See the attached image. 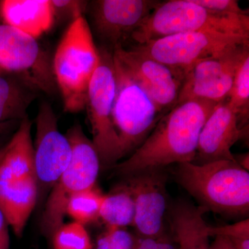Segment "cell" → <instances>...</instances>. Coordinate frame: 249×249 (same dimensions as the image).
<instances>
[{"instance_id": "obj_17", "label": "cell", "mask_w": 249, "mask_h": 249, "mask_svg": "<svg viewBox=\"0 0 249 249\" xmlns=\"http://www.w3.org/2000/svg\"><path fill=\"white\" fill-rule=\"evenodd\" d=\"M0 19L36 39L50 30L55 22L49 0H1Z\"/></svg>"}, {"instance_id": "obj_8", "label": "cell", "mask_w": 249, "mask_h": 249, "mask_svg": "<svg viewBox=\"0 0 249 249\" xmlns=\"http://www.w3.org/2000/svg\"><path fill=\"white\" fill-rule=\"evenodd\" d=\"M249 36L217 31H196L167 36L133 48L171 68L182 78L196 62L221 56L243 44Z\"/></svg>"}, {"instance_id": "obj_19", "label": "cell", "mask_w": 249, "mask_h": 249, "mask_svg": "<svg viewBox=\"0 0 249 249\" xmlns=\"http://www.w3.org/2000/svg\"><path fill=\"white\" fill-rule=\"evenodd\" d=\"M38 91L16 75L0 70V124L29 116L27 109Z\"/></svg>"}, {"instance_id": "obj_2", "label": "cell", "mask_w": 249, "mask_h": 249, "mask_svg": "<svg viewBox=\"0 0 249 249\" xmlns=\"http://www.w3.org/2000/svg\"><path fill=\"white\" fill-rule=\"evenodd\" d=\"M31 128L32 122L27 116L0 150V209L18 237L22 235L37 204Z\"/></svg>"}, {"instance_id": "obj_10", "label": "cell", "mask_w": 249, "mask_h": 249, "mask_svg": "<svg viewBox=\"0 0 249 249\" xmlns=\"http://www.w3.org/2000/svg\"><path fill=\"white\" fill-rule=\"evenodd\" d=\"M0 70L22 78L37 91L53 94V65L37 39L0 23Z\"/></svg>"}, {"instance_id": "obj_7", "label": "cell", "mask_w": 249, "mask_h": 249, "mask_svg": "<svg viewBox=\"0 0 249 249\" xmlns=\"http://www.w3.org/2000/svg\"><path fill=\"white\" fill-rule=\"evenodd\" d=\"M112 61L116 83L113 119L124 157L133 153L142 145L164 114L127 67L113 54Z\"/></svg>"}, {"instance_id": "obj_14", "label": "cell", "mask_w": 249, "mask_h": 249, "mask_svg": "<svg viewBox=\"0 0 249 249\" xmlns=\"http://www.w3.org/2000/svg\"><path fill=\"white\" fill-rule=\"evenodd\" d=\"M160 2L154 0H96L89 3L93 28L114 50L123 46Z\"/></svg>"}, {"instance_id": "obj_11", "label": "cell", "mask_w": 249, "mask_h": 249, "mask_svg": "<svg viewBox=\"0 0 249 249\" xmlns=\"http://www.w3.org/2000/svg\"><path fill=\"white\" fill-rule=\"evenodd\" d=\"M36 124L34 167L38 187L37 206L40 207L68 166L72 150L66 135L60 132L58 119L48 102L41 103Z\"/></svg>"}, {"instance_id": "obj_23", "label": "cell", "mask_w": 249, "mask_h": 249, "mask_svg": "<svg viewBox=\"0 0 249 249\" xmlns=\"http://www.w3.org/2000/svg\"><path fill=\"white\" fill-rule=\"evenodd\" d=\"M53 249H92L85 226L76 222L62 224L52 236Z\"/></svg>"}, {"instance_id": "obj_26", "label": "cell", "mask_w": 249, "mask_h": 249, "mask_svg": "<svg viewBox=\"0 0 249 249\" xmlns=\"http://www.w3.org/2000/svg\"><path fill=\"white\" fill-rule=\"evenodd\" d=\"M54 21L55 19H71L83 17L88 9V1L76 0H52Z\"/></svg>"}, {"instance_id": "obj_6", "label": "cell", "mask_w": 249, "mask_h": 249, "mask_svg": "<svg viewBox=\"0 0 249 249\" xmlns=\"http://www.w3.org/2000/svg\"><path fill=\"white\" fill-rule=\"evenodd\" d=\"M67 138L71 144V160L61 176L49 192L42 208L41 231L52 237L66 216V206L73 194L96 185L101 169L98 152L83 132L80 124L67 130Z\"/></svg>"}, {"instance_id": "obj_29", "label": "cell", "mask_w": 249, "mask_h": 249, "mask_svg": "<svg viewBox=\"0 0 249 249\" xmlns=\"http://www.w3.org/2000/svg\"><path fill=\"white\" fill-rule=\"evenodd\" d=\"M21 121H8V122L0 124V150L9 142L16 131L17 130Z\"/></svg>"}, {"instance_id": "obj_12", "label": "cell", "mask_w": 249, "mask_h": 249, "mask_svg": "<svg viewBox=\"0 0 249 249\" xmlns=\"http://www.w3.org/2000/svg\"><path fill=\"white\" fill-rule=\"evenodd\" d=\"M249 55V43H246L221 56L196 62L185 74L176 105L191 100L225 101L237 69Z\"/></svg>"}, {"instance_id": "obj_21", "label": "cell", "mask_w": 249, "mask_h": 249, "mask_svg": "<svg viewBox=\"0 0 249 249\" xmlns=\"http://www.w3.org/2000/svg\"><path fill=\"white\" fill-rule=\"evenodd\" d=\"M104 195L96 185L75 193L67 202L66 215L84 226L96 222Z\"/></svg>"}, {"instance_id": "obj_5", "label": "cell", "mask_w": 249, "mask_h": 249, "mask_svg": "<svg viewBox=\"0 0 249 249\" xmlns=\"http://www.w3.org/2000/svg\"><path fill=\"white\" fill-rule=\"evenodd\" d=\"M196 31L249 36V16L214 14L193 0L160 1L130 38L137 45H142L167 36Z\"/></svg>"}, {"instance_id": "obj_28", "label": "cell", "mask_w": 249, "mask_h": 249, "mask_svg": "<svg viewBox=\"0 0 249 249\" xmlns=\"http://www.w3.org/2000/svg\"><path fill=\"white\" fill-rule=\"evenodd\" d=\"M135 249H178V247L166 232L160 237H138Z\"/></svg>"}, {"instance_id": "obj_13", "label": "cell", "mask_w": 249, "mask_h": 249, "mask_svg": "<svg viewBox=\"0 0 249 249\" xmlns=\"http://www.w3.org/2000/svg\"><path fill=\"white\" fill-rule=\"evenodd\" d=\"M168 178L165 168H151L132 174L121 181L133 197V227L138 237H156L166 233Z\"/></svg>"}, {"instance_id": "obj_1", "label": "cell", "mask_w": 249, "mask_h": 249, "mask_svg": "<svg viewBox=\"0 0 249 249\" xmlns=\"http://www.w3.org/2000/svg\"><path fill=\"white\" fill-rule=\"evenodd\" d=\"M219 103L191 100L165 113L150 135L129 156L113 165L123 178L142 170L165 168L172 163H193L203 126Z\"/></svg>"}, {"instance_id": "obj_27", "label": "cell", "mask_w": 249, "mask_h": 249, "mask_svg": "<svg viewBox=\"0 0 249 249\" xmlns=\"http://www.w3.org/2000/svg\"><path fill=\"white\" fill-rule=\"evenodd\" d=\"M196 4L204 9L223 16L235 15H249L248 10L240 7L237 0H193Z\"/></svg>"}, {"instance_id": "obj_20", "label": "cell", "mask_w": 249, "mask_h": 249, "mask_svg": "<svg viewBox=\"0 0 249 249\" xmlns=\"http://www.w3.org/2000/svg\"><path fill=\"white\" fill-rule=\"evenodd\" d=\"M135 206L132 194L124 183H119L107 195H104L99 219L106 228L133 227Z\"/></svg>"}, {"instance_id": "obj_32", "label": "cell", "mask_w": 249, "mask_h": 249, "mask_svg": "<svg viewBox=\"0 0 249 249\" xmlns=\"http://www.w3.org/2000/svg\"><path fill=\"white\" fill-rule=\"evenodd\" d=\"M235 161L237 164L240 165L242 168L249 171V154L246 153L243 155H234Z\"/></svg>"}, {"instance_id": "obj_3", "label": "cell", "mask_w": 249, "mask_h": 249, "mask_svg": "<svg viewBox=\"0 0 249 249\" xmlns=\"http://www.w3.org/2000/svg\"><path fill=\"white\" fill-rule=\"evenodd\" d=\"M177 180L206 211L245 216L249 211V173L235 160L178 163Z\"/></svg>"}, {"instance_id": "obj_18", "label": "cell", "mask_w": 249, "mask_h": 249, "mask_svg": "<svg viewBox=\"0 0 249 249\" xmlns=\"http://www.w3.org/2000/svg\"><path fill=\"white\" fill-rule=\"evenodd\" d=\"M206 212L204 208L183 199L172 207L170 227L178 249H210L208 225L204 219Z\"/></svg>"}, {"instance_id": "obj_30", "label": "cell", "mask_w": 249, "mask_h": 249, "mask_svg": "<svg viewBox=\"0 0 249 249\" xmlns=\"http://www.w3.org/2000/svg\"><path fill=\"white\" fill-rule=\"evenodd\" d=\"M9 224L0 209V249H10Z\"/></svg>"}, {"instance_id": "obj_15", "label": "cell", "mask_w": 249, "mask_h": 249, "mask_svg": "<svg viewBox=\"0 0 249 249\" xmlns=\"http://www.w3.org/2000/svg\"><path fill=\"white\" fill-rule=\"evenodd\" d=\"M112 54L138 80L160 111L165 114L175 107L183 81L176 72L133 48L119 46Z\"/></svg>"}, {"instance_id": "obj_24", "label": "cell", "mask_w": 249, "mask_h": 249, "mask_svg": "<svg viewBox=\"0 0 249 249\" xmlns=\"http://www.w3.org/2000/svg\"><path fill=\"white\" fill-rule=\"evenodd\" d=\"M137 238L126 228H106L98 236L92 249H135Z\"/></svg>"}, {"instance_id": "obj_25", "label": "cell", "mask_w": 249, "mask_h": 249, "mask_svg": "<svg viewBox=\"0 0 249 249\" xmlns=\"http://www.w3.org/2000/svg\"><path fill=\"white\" fill-rule=\"evenodd\" d=\"M209 236H219L230 241L236 249H249V219L222 227L207 226Z\"/></svg>"}, {"instance_id": "obj_31", "label": "cell", "mask_w": 249, "mask_h": 249, "mask_svg": "<svg viewBox=\"0 0 249 249\" xmlns=\"http://www.w3.org/2000/svg\"><path fill=\"white\" fill-rule=\"evenodd\" d=\"M213 242L210 244V249H236L227 239L215 236Z\"/></svg>"}, {"instance_id": "obj_22", "label": "cell", "mask_w": 249, "mask_h": 249, "mask_svg": "<svg viewBox=\"0 0 249 249\" xmlns=\"http://www.w3.org/2000/svg\"><path fill=\"white\" fill-rule=\"evenodd\" d=\"M228 97L227 102L237 112L241 128H249V55L237 69Z\"/></svg>"}, {"instance_id": "obj_16", "label": "cell", "mask_w": 249, "mask_h": 249, "mask_svg": "<svg viewBox=\"0 0 249 249\" xmlns=\"http://www.w3.org/2000/svg\"><path fill=\"white\" fill-rule=\"evenodd\" d=\"M248 133L249 128H241L237 112L229 103H219L203 126L193 163L235 160L231 149L237 141L247 139Z\"/></svg>"}, {"instance_id": "obj_4", "label": "cell", "mask_w": 249, "mask_h": 249, "mask_svg": "<svg viewBox=\"0 0 249 249\" xmlns=\"http://www.w3.org/2000/svg\"><path fill=\"white\" fill-rule=\"evenodd\" d=\"M99 61L88 22L84 16L77 18L62 36L52 61L67 112H79L86 107L88 88Z\"/></svg>"}, {"instance_id": "obj_9", "label": "cell", "mask_w": 249, "mask_h": 249, "mask_svg": "<svg viewBox=\"0 0 249 249\" xmlns=\"http://www.w3.org/2000/svg\"><path fill=\"white\" fill-rule=\"evenodd\" d=\"M100 61L88 88L86 107L91 124L92 142L101 165L111 166L123 158L120 139L113 119L115 74L112 52L99 51Z\"/></svg>"}]
</instances>
